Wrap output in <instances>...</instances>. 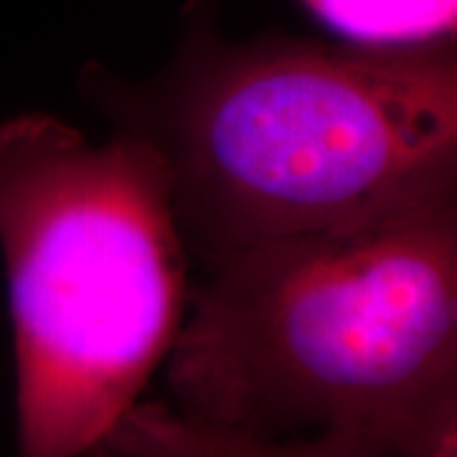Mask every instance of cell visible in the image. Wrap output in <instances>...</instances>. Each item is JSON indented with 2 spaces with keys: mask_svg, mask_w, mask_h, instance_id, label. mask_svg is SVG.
Listing matches in <instances>:
<instances>
[{
  "mask_svg": "<svg viewBox=\"0 0 457 457\" xmlns=\"http://www.w3.org/2000/svg\"><path fill=\"white\" fill-rule=\"evenodd\" d=\"M206 264L165 359L179 409L378 457H429L457 429V191Z\"/></svg>",
  "mask_w": 457,
  "mask_h": 457,
  "instance_id": "6da1fadb",
  "label": "cell"
},
{
  "mask_svg": "<svg viewBox=\"0 0 457 457\" xmlns=\"http://www.w3.org/2000/svg\"><path fill=\"white\" fill-rule=\"evenodd\" d=\"M145 125L204 257L356 227L457 191L455 38L374 49L201 33Z\"/></svg>",
  "mask_w": 457,
  "mask_h": 457,
  "instance_id": "7a4b0ae2",
  "label": "cell"
},
{
  "mask_svg": "<svg viewBox=\"0 0 457 457\" xmlns=\"http://www.w3.org/2000/svg\"><path fill=\"white\" fill-rule=\"evenodd\" d=\"M0 260L18 457H84L140 402L188 311L186 234L163 147L46 112L0 122Z\"/></svg>",
  "mask_w": 457,
  "mask_h": 457,
  "instance_id": "3957f363",
  "label": "cell"
},
{
  "mask_svg": "<svg viewBox=\"0 0 457 457\" xmlns=\"http://www.w3.org/2000/svg\"><path fill=\"white\" fill-rule=\"evenodd\" d=\"M84 457H378L356 437H267L213 425L168 402H135Z\"/></svg>",
  "mask_w": 457,
  "mask_h": 457,
  "instance_id": "277c9868",
  "label": "cell"
},
{
  "mask_svg": "<svg viewBox=\"0 0 457 457\" xmlns=\"http://www.w3.org/2000/svg\"><path fill=\"white\" fill-rule=\"evenodd\" d=\"M345 44L402 49L455 38L457 0H297Z\"/></svg>",
  "mask_w": 457,
  "mask_h": 457,
  "instance_id": "5b68a950",
  "label": "cell"
},
{
  "mask_svg": "<svg viewBox=\"0 0 457 457\" xmlns=\"http://www.w3.org/2000/svg\"><path fill=\"white\" fill-rule=\"evenodd\" d=\"M429 457H457V429L447 432V435L437 442V447L429 453Z\"/></svg>",
  "mask_w": 457,
  "mask_h": 457,
  "instance_id": "8992f818",
  "label": "cell"
}]
</instances>
